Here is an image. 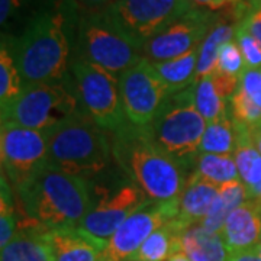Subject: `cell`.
Segmentation results:
<instances>
[{
	"instance_id": "obj_1",
	"label": "cell",
	"mask_w": 261,
	"mask_h": 261,
	"mask_svg": "<svg viewBox=\"0 0 261 261\" xmlns=\"http://www.w3.org/2000/svg\"><path fill=\"white\" fill-rule=\"evenodd\" d=\"M25 211L20 226H80L92 209L87 178L70 174L47 161L18 189Z\"/></svg>"
},
{
	"instance_id": "obj_2",
	"label": "cell",
	"mask_w": 261,
	"mask_h": 261,
	"mask_svg": "<svg viewBox=\"0 0 261 261\" xmlns=\"http://www.w3.org/2000/svg\"><path fill=\"white\" fill-rule=\"evenodd\" d=\"M112 157L149 200H176L186 186L183 167L155 144L147 126L128 121L113 132Z\"/></svg>"
},
{
	"instance_id": "obj_3",
	"label": "cell",
	"mask_w": 261,
	"mask_h": 261,
	"mask_svg": "<svg viewBox=\"0 0 261 261\" xmlns=\"http://www.w3.org/2000/svg\"><path fill=\"white\" fill-rule=\"evenodd\" d=\"M68 10L60 5L28 23L12 54L23 84L61 83L68 73Z\"/></svg>"
},
{
	"instance_id": "obj_4",
	"label": "cell",
	"mask_w": 261,
	"mask_h": 261,
	"mask_svg": "<svg viewBox=\"0 0 261 261\" xmlns=\"http://www.w3.org/2000/svg\"><path fill=\"white\" fill-rule=\"evenodd\" d=\"M111 157L112 142L82 108L49 128L48 161L63 171L93 177L108 167Z\"/></svg>"
},
{
	"instance_id": "obj_5",
	"label": "cell",
	"mask_w": 261,
	"mask_h": 261,
	"mask_svg": "<svg viewBox=\"0 0 261 261\" xmlns=\"http://www.w3.org/2000/svg\"><path fill=\"white\" fill-rule=\"evenodd\" d=\"M207 122L195 105V84L170 94L147 125L155 144L185 168L199 157Z\"/></svg>"
},
{
	"instance_id": "obj_6",
	"label": "cell",
	"mask_w": 261,
	"mask_h": 261,
	"mask_svg": "<svg viewBox=\"0 0 261 261\" xmlns=\"http://www.w3.org/2000/svg\"><path fill=\"white\" fill-rule=\"evenodd\" d=\"M77 57L119 79L144 58L141 49L105 16L102 9L84 12L77 28Z\"/></svg>"
},
{
	"instance_id": "obj_7",
	"label": "cell",
	"mask_w": 261,
	"mask_h": 261,
	"mask_svg": "<svg viewBox=\"0 0 261 261\" xmlns=\"http://www.w3.org/2000/svg\"><path fill=\"white\" fill-rule=\"evenodd\" d=\"M80 109L77 94L63 83L23 84L18 97L2 109V123L44 130Z\"/></svg>"
},
{
	"instance_id": "obj_8",
	"label": "cell",
	"mask_w": 261,
	"mask_h": 261,
	"mask_svg": "<svg viewBox=\"0 0 261 261\" xmlns=\"http://www.w3.org/2000/svg\"><path fill=\"white\" fill-rule=\"evenodd\" d=\"M74 92L84 113L103 130L116 132L128 122L122 106L119 80L102 68L74 57L70 63Z\"/></svg>"
},
{
	"instance_id": "obj_9",
	"label": "cell",
	"mask_w": 261,
	"mask_h": 261,
	"mask_svg": "<svg viewBox=\"0 0 261 261\" xmlns=\"http://www.w3.org/2000/svg\"><path fill=\"white\" fill-rule=\"evenodd\" d=\"M193 8L192 0H115L102 10L113 27L141 49Z\"/></svg>"
},
{
	"instance_id": "obj_10",
	"label": "cell",
	"mask_w": 261,
	"mask_h": 261,
	"mask_svg": "<svg viewBox=\"0 0 261 261\" xmlns=\"http://www.w3.org/2000/svg\"><path fill=\"white\" fill-rule=\"evenodd\" d=\"M48 135L49 129H28L13 123H2V166L16 189L48 161Z\"/></svg>"
},
{
	"instance_id": "obj_11",
	"label": "cell",
	"mask_w": 261,
	"mask_h": 261,
	"mask_svg": "<svg viewBox=\"0 0 261 261\" xmlns=\"http://www.w3.org/2000/svg\"><path fill=\"white\" fill-rule=\"evenodd\" d=\"M218 18L219 13L195 6L155 37L148 39L141 47V54L151 63L167 61L183 56L193 48L200 47Z\"/></svg>"
},
{
	"instance_id": "obj_12",
	"label": "cell",
	"mask_w": 261,
	"mask_h": 261,
	"mask_svg": "<svg viewBox=\"0 0 261 261\" xmlns=\"http://www.w3.org/2000/svg\"><path fill=\"white\" fill-rule=\"evenodd\" d=\"M176 216H178V199L168 202L148 200L111 237L103 251V261H128L151 233Z\"/></svg>"
},
{
	"instance_id": "obj_13",
	"label": "cell",
	"mask_w": 261,
	"mask_h": 261,
	"mask_svg": "<svg viewBox=\"0 0 261 261\" xmlns=\"http://www.w3.org/2000/svg\"><path fill=\"white\" fill-rule=\"evenodd\" d=\"M118 80L122 106L128 121L140 126L149 125L161 103L170 96L166 84L154 71L151 61L142 58Z\"/></svg>"
},
{
	"instance_id": "obj_14",
	"label": "cell",
	"mask_w": 261,
	"mask_h": 261,
	"mask_svg": "<svg viewBox=\"0 0 261 261\" xmlns=\"http://www.w3.org/2000/svg\"><path fill=\"white\" fill-rule=\"evenodd\" d=\"M148 200V197L132 181L121 185L113 192L105 190L99 197V202L92 203V209L79 228L96 240L108 243L130 215Z\"/></svg>"
},
{
	"instance_id": "obj_15",
	"label": "cell",
	"mask_w": 261,
	"mask_h": 261,
	"mask_svg": "<svg viewBox=\"0 0 261 261\" xmlns=\"http://www.w3.org/2000/svg\"><path fill=\"white\" fill-rule=\"evenodd\" d=\"M44 240L49 261H103L106 244L79 226L45 228Z\"/></svg>"
},
{
	"instance_id": "obj_16",
	"label": "cell",
	"mask_w": 261,
	"mask_h": 261,
	"mask_svg": "<svg viewBox=\"0 0 261 261\" xmlns=\"http://www.w3.org/2000/svg\"><path fill=\"white\" fill-rule=\"evenodd\" d=\"M222 238L231 255L254 251L261 241V205L250 199L232 211L225 221Z\"/></svg>"
},
{
	"instance_id": "obj_17",
	"label": "cell",
	"mask_w": 261,
	"mask_h": 261,
	"mask_svg": "<svg viewBox=\"0 0 261 261\" xmlns=\"http://www.w3.org/2000/svg\"><path fill=\"white\" fill-rule=\"evenodd\" d=\"M219 195V186L193 173L178 197V218L189 226L202 224Z\"/></svg>"
},
{
	"instance_id": "obj_18",
	"label": "cell",
	"mask_w": 261,
	"mask_h": 261,
	"mask_svg": "<svg viewBox=\"0 0 261 261\" xmlns=\"http://www.w3.org/2000/svg\"><path fill=\"white\" fill-rule=\"evenodd\" d=\"M189 225L176 216L149 235L128 261H167L176 252L183 251L181 240Z\"/></svg>"
},
{
	"instance_id": "obj_19",
	"label": "cell",
	"mask_w": 261,
	"mask_h": 261,
	"mask_svg": "<svg viewBox=\"0 0 261 261\" xmlns=\"http://www.w3.org/2000/svg\"><path fill=\"white\" fill-rule=\"evenodd\" d=\"M235 28H237V19H235L232 5H231L229 18H224L219 15L214 28L211 29V32L206 35L203 42L200 44L196 80H200L203 77L214 74L216 71L219 49L224 44L232 41L233 37H235Z\"/></svg>"
},
{
	"instance_id": "obj_20",
	"label": "cell",
	"mask_w": 261,
	"mask_h": 261,
	"mask_svg": "<svg viewBox=\"0 0 261 261\" xmlns=\"http://www.w3.org/2000/svg\"><path fill=\"white\" fill-rule=\"evenodd\" d=\"M199 49L200 47L193 48L192 51H189L183 56L176 57L173 60L151 63L160 80L166 84L168 93H178L181 90H186L192 84H195Z\"/></svg>"
},
{
	"instance_id": "obj_21",
	"label": "cell",
	"mask_w": 261,
	"mask_h": 261,
	"mask_svg": "<svg viewBox=\"0 0 261 261\" xmlns=\"http://www.w3.org/2000/svg\"><path fill=\"white\" fill-rule=\"evenodd\" d=\"M248 200H250V193L247 186L241 181V178L228 181L219 186V195L216 197L212 209L206 215L202 224L199 225H202L209 232L221 233L229 214Z\"/></svg>"
},
{
	"instance_id": "obj_22",
	"label": "cell",
	"mask_w": 261,
	"mask_h": 261,
	"mask_svg": "<svg viewBox=\"0 0 261 261\" xmlns=\"http://www.w3.org/2000/svg\"><path fill=\"white\" fill-rule=\"evenodd\" d=\"M42 226L19 228L16 235L2 248L0 261H49Z\"/></svg>"
},
{
	"instance_id": "obj_23",
	"label": "cell",
	"mask_w": 261,
	"mask_h": 261,
	"mask_svg": "<svg viewBox=\"0 0 261 261\" xmlns=\"http://www.w3.org/2000/svg\"><path fill=\"white\" fill-rule=\"evenodd\" d=\"M237 144L232 157L238 168V174L247 189L261 183V154L252 141L250 128L235 125Z\"/></svg>"
},
{
	"instance_id": "obj_24",
	"label": "cell",
	"mask_w": 261,
	"mask_h": 261,
	"mask_svg": "<svg viewBox=\"0 0 261 261\" xmlns=\"http://www.w3.org/2000/svg\"><path fill=\"white\" fill-rule=\"evenodd\" d=\"M237 144V134L233 126L232 113H226L222 118L207 123L199 154H219L232 155Z\"/></svg>"
},
{
	"instance_id": "obj_25",
	"label": "cell",
	"mask_w": 261,
	"mask_h": 261,
	"mask_svg": "<svg viewBox=\"0 0 261 261\" xmlns=\"http://www.w3.org/2000/svg\"><path fill=\"white\" fill-rule=\"evenodd\" d=\"M183 250L187 247L196 248L211 261H229L231 254L225 245L221 233L209 232L202 225H193L189 228L181 240Z\"/></svg>"
},
{
	"instance_id": "obj_26",
	"label": "cell",
	"mask_w": 261,
	"mask_h": 261,
	"mask_svg": "<svg viewBox=\"0 0 261 261\" xmlns=\"http://www.w3.org/2000/svg\"><path fill=\"white\" fill-rule=\"evenodd\" d=\"M23 89V82L12 54V49L2 39L0 48V109L8 108L10 103L18 97Z\"/></svg>"
},
{
	"instance_id": "obj_27",
	"label": "cell",
	"mask_w": 261,
	"mask_h": 261,
	"mask_svg": "<svg viewBox=\"0 0 261 261\" xmlns=\"http://www.w3.org/2000/svg\"><path fill=\"white\" fill-rule=\"evenodd\" d=\"M195 105L207 123L231 112V102H226L218 94L212 74L195 82Z\"/></svg>"
},
{
	"instance_id": "obj_28",
	"label": "cell",
	"mask_w": 261,
	"mask_h": 261,
	"mask_svg": "<svg viewBox=\"0 0 261 261\" xmlns=\"http://www.w3.org/2000/svg\"><path fill=\"white\" fill-rule=\"evenodd\" d=\"M196 174L212 181L218 186H222L228 181L240 177L238 168L232 155L219 154H199L196 160Z\"/></svg>"
},
{
	"instance_id": "obj_29",
	"label": "cell",
	"mask_w": 261,
	"mask_h": 261,
	"mask_svg": "<svg viewBox=\"0 0 261 261\" xmlns=\"http://www.w3.org/2000/svg\"><path fill=\"white\" fill-rule=\"evenodd\" d=\"M231 113L235 125L245 128H255L261 125V109L247 96V93L240 89L235 92L231 99Z\"/></svg>"
},
{
	"instance_id": "obj_30",
	"label": "cell",
	"mask_w": 261,
	"mask_h": 261,
	"mask_svg": "<svg viewBox=\"0 0 261 261\" xmlns=\"http://www.w3.org/2000/svg\"><path fill=\"white\" fill-rule=\"evenodd\" d=\"M18 232V218L12 203L10 189L2 176V202H0V247H6Z\"/></svg>"
},
{
	"instance_id": "obj_31",
	"label": "cell",
	"mask_w": 261,
	"mask_h": 261,
	"mask_svg": "<svg viewBox=\"0 0 261 261\" xmlns=\"http://www.w3.org/2000/svg\"><path fill=\"white\" fill-rule=\"evenodd\" d=\"M245 68H247L245 60H244L243 53H241L240 47L237 45V42L232 39V41L224 44L219 49L216 71L240 77Z\"/></svg>"
},
{
	"instance_id": "obj_32",
	"label": "cell",
	"mask_w": 261,
	"mask_h": 261,
	"mask_svg": "<svg viewBox=\"0 0 261 261\" xmlns=\"http://www.w3.org/2000/svg\"><path fill=\"white\" fill-rule=\"evenodd\" d=\"M233 41L243 53L247 68L261 70V45L255 38L250 35L247 31L237 25Z\"/></svg>"
},
{
	"instance_id": "obj_33",
	"label": "cell",
	"mask_w": 261,
	"mask_h": 261,
	"mask_svg": "<svg viewBox=\"0 0 261 261\" xmlns=\"http://www.w3.org/2000/svg\"><path fill=\"white\" fill-rule=\"evenodd\" d=\"M237 25L245 29L261 45V0H251L248 3L245 13Z\"/></svg>"
},
{
	"instance_id": "obj_34",
	"label": "cell",
	"mask_w": 261,
	"mask_h": 261,
	"mask_svg": "<svg viewBox=\"0 0 261 261\" xmlns=\"http://www.w3.org/2000/svg\"><path fill=\"white\" fill-rule=\"evenodd\" d=\"M240 89L261 109V70L245 68L240 75Z\"/></svg>"
},
{
	"instance_id": "obj_35",
	"label": "cell",
	"mask_w": 261,
	"mask_h": 261,
	"mask_svg": "<svg viewBox=\"0 0 261 261\" xmlns=\"http://www.w3.org/2000/svg\"><path fill=\"white\" fill-rule=\"evenodd\" d=\"M212 82H214V86L218 94L226 102H231L235 92L238 90L240 77L225 74V73H221V71H215L212 74Z\"/></svg>"
},
{
	"instance_id": "obj_36",
	"label": "cell",
	"mask_w": 261,
	"mask_h": 261,
	"mask_svg": "<svg viewBox=\"0 0 261 261\" xmlns=\"http://www.w3.org/2000/svg\"><path fill=\"white\" fill-rule=\"evenodd\" d=\"M22 0H0V22L5 25L10 16L20 8Z\"/></svg>"
},
{
	"instance_id": "obj_37",
	"label": "cell",
	"mask_w": 261,
	"mask_h": 261,
	"mask_svg": "<svg viewBox=\"0 0 261 261\" xmlns=\"http://www.w3.org/2000/svg\"><path fill=\"white\" fill-rule=\"evenodd\" d=\"M192 2L197 8H203V9L216 12V10L224 9L226 6H231L237 0H192Z\"/></svg>"
},
{
	"instance_id": "obj_38",
	"label": "cell",
	"mask_w": 261,
	"mask_h": 261,
	"mask_svg": "<svg viewBox=\"0 0 261 261\" xmlns=\"http://www.w3.org/2000/svg\"><path fill=\"white\" fill-rule=\"evenodd\" d=\"M229 261H261V257L255 251H248L237 254V255H231Z\"/></svg>"
},
{
	"instance_id": "obj_39",
	"label": "cell",
	"mask_w": 261,
	"mask_h": 261,
	"mask_svg": "<svg viewBox=\"0 0 261 261\" xmlns=\"http://www.w3.org/2000/svg\"><path fill=\"white\" fill-rule=\"evenodd\" d=\"M183 251L186 252L187 255L190 257V260L192 261H211L207 257H206L205 254H202V252L199 251V250H196V248H192V247H187L185 248Z\"/></svg>"
},
{
	"instance_id": "obj_40",
	"label": "cell",
	"mask_w": 261,
	"mask_h": 261,
	"mask_svg": "<svg viewBox=\"0 0 261 261\" xmlns=\"http://www.w3.org/2000/svg\"><path fill=\"white\" fill-rule=\"evenodd\" d=\"M79 2H82L83 5L89 6V8H93V9H96V8H99V6L106 8L108 5L113 3L115 0H79Z\"/></svg>"
},
{
	"instance_id": "obj_41",
	"label": "cell",
	"mask_w": 261,
	"mask_h": 261,
	"mask_svg": "<svg viewBox=\"0 0 261 261\" xmlns=\"http://www.w3.org/2000/svg\"><path fill=\"white\" fill-rule=\"evenodd\" d=\"M250 132H251L252 141L255 142V145H257V148H258V151H260L261 154V125L250 129Z\"/></svg>"
},
{
	"instance_id": "obj_42",
	"label": "cell",
	"mask_w": 261,
	"mask_h": 261,
	"mask_svg": "<svg viewBox=\"0 0 261 261\" xmlns=\"http://www.w3.org/2000/svg\"><path fill=\"white\" fill-rule=\"evenodd\" d=\"M167 261H192V260H190V257H189L185 251H178L176 252L174 255H171Z\"/></svg>"
},
{
	"instance_id": "obj_43",
	"label": "cell",
	"mask_w": 261,
	"mask_h": 261,
	"mask_svg": "<svg viewBox=\"0 0 261 261\" xmlns=\"http://www.w3.org/2000/svg\"><path fill=\"white\" fill-rule=\"evenodd\" d=\"M254 251L257 252V254H258V255H260V257H261V241H260V244L257 245V248H255Z\"/></svg>"
},
{
	"instance_id": "obj_44",
	"label": "cell",
	"mask_w": 261,
	"mask_h": 261,
	"mask_svg": "<svg viewBox=\"0 0 261 261\" xmlns=\"http://www.w3.org/2000/svg\"><path fill=\"white\" fill-rule=\"evenodd\" d=\"M237 2H243V3H250L251 0H237Z\"/></svg>"
},
{
	"instance_id": "obj_45",
	"label": "cell",
	"mask_w": 261,
	"mask_h": 261,
	"mask_svg": "<svg viewBox=\"0 0 261 261\" xmlns=\"http://www.w3.org/2000/svg\"><path fill=\"white\" fill-rule=\"evenodd\" d=\"M258 202H260V205H261V199H260V200H258Z\"/></svg>"
}]
</instances>
